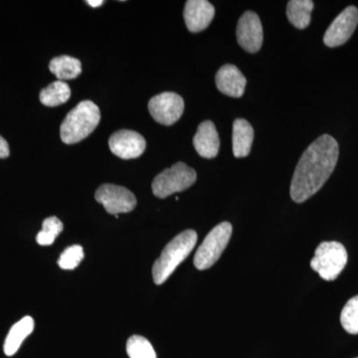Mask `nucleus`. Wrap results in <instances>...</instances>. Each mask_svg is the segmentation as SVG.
Returning a JSON list of instances; mask_svg holds the SVG:
<instances>
[{
	"label": "nucleus",
	"mask_w": 358,
	"mask_h": 358,
	"mask_svg": "<svg viewBox=\"0 0 358 358\" xmlns=\"http://www.w3.org/2000/svg\"><path fill=\"white\" fill-rule=\"evenodd\" d=\"M232 225L229 222L218 224L205 237L194 256V266L199 270L211 268L222 255L232 235Z\"/></svg>",
	"instance_id": "423d86ee"
},
{
	"label": "nucleus",
	"mask_w": 358,
	"mask_h": 358,
	"mask_svg": "<svg viewBox=\"0 0 358 358\" xmlns=\"http://www.w3.org/2000/svg\"><path fill=\"white\" fill-rule=\"evenodd\" d=\"M87 3L92 7H100L101 6H103V0H88Z\"/></svg>",
	"instance_id": "393cba45"
},
{
	"label": "nucleus",
	"mask_w": 358,
	"mask_h": 358,
	"mask_svg": "<svg viewBox=\"0 0 358 358\" xmlns=\"http://www.w3.org/2000/svg\"><path fill=\"white\" fill-rule=\"evenodd\" d=\"M127 352L129 358H157L152 343L141 336H133L129 338Z\"/></svg>",
	"instance_id": "412c9836"
},
{
	"label": "nucleus",
	"mask_w": 358,
	"mask_h": 358,
	"mask_svg": "<svg viewBox=\"0 0 358 358\" xmlns=\"http://www.w3.org/2000/svg\"><path fill=\"white\" fill-rule=\"evenodd\" d=\"M237 40L240 46L250 53L260 50L263 44V26L258 14L246 11L237 25Z\"/></svg>",
	"instance_id": "9d476101"
},
{
	"label": "nucleus",
	"mask_w": 358,
	"mask_h": 358,
	"mask_svg": "<svg viewBox=\"0 0 358 358\" xmlns=\"http://www.w3.org/2000/svg\"><path fill=\"white\" fill-rule=\"evenodd\" d=\"M100 120L98 106L91 101H83L66 115L61 124V140L67 145H74L85 140L95 131Z\"/></svg>",
	"instance_id": "7ed1b4c3"
},
{
	"label": "nucleus",
	"mask_w": 358,
	"mask_h": 358,
	"mask_svg": "<svg viewBox=\"0 0 358 358\" xmlns=\"http://www.w3.org/2000/svg\"><path fill=\"white\" fill-rule=\"evenodd\" d=\"M193 145L200 157L204 159H214L217 157L220 138L213 122L205 121L199 124L193 138Z\"/></svg>",
	"instance_id": "4468645a"
},
{
	"label": "nucleus",
	"mask_w": 358,
	"mask_h": 358,
	"mask_svg": "<svg viewBox=\"0 0 358 358\" xmlns=\"http://www.w3.org/2000/svg\"><path fill=\"white\" fill-rule=\"evenodd\" d=\"M49 69L59 81L75 79L82 73V65L78 59L63 55L52 59Z\"/></svg>",
	"instance_id": "a211bd4d"
},
{
	"label": "nucleus",
	"mask_w": 358,
	"mask_h": 358,
	"mask_svg": "<svg viewBox=\"0 0 358 358\" xmlns=\"http://www.w3.org/2000/svg\"><path fill=\"white\" fill-rule=\"evenodd\" d=\"M338 154V141L329 134H322L306 150L292 179L289 192L294 202H305L319 192L334 173Z\"/></svg>",
	"instance_id": "f257e3e1"
},
{
	"label": "nucleus",
	"mask_w": 358,
	"mask_h": 358,
	"mask_svg": "<svg viewBox=\"0 0 358 358\" xmlns=\"http://www.w3.org/2000/svg\"><path fill=\"white\" fill-rule=\"evenodd\" d=\"M197 242L194 230H185L173 238L152 267V277L157 285L164 284L176 268L192 253Z\"/></svg>",
	"instance_id": "f03ea898"
},
{
	"label": "nucleus",
	"mask_w": 358,
	"mask_h": 358,
	"mask_svg": "<svg viewBox=\"0 0 358 358\" xmlns=\"http://www.w3.org/2000/svg\"><path fill=\"white\" fill-rule=\"evenodd\" d=\"M348 263V252L338 242H322L315 252L310 267L326 281H334Z\"/></svg>",
	"instance_id": "20e7f679"
},
{
	"label": "nucleus",
	"mask_w": 358,
	"mask_h": 358,
	"mask_svg": "<svg viewBox=\"0 0 358 358\" xmlns=\"http://www.w3.org/2000/svg\"><path fill=\"white\" fill-rule=\"evenodd\" d=\"M357 358H358V357H357Z\"/></svg>",
	"instance_id": "a878e982"
},
{
	"label": "nucleus",
	"mask_w": 358,
	"mask_h": 358,
	"mask_svg": "<svg viewBox=\"0 0 358 358\" xmlns=\"http://www.w3.org/2000/svg\"><path fill=\"white\" fill-rule=\"evenodd\" d=\"M110 152L120 159H133L145 152L147 143L141 134L129 129H121L110 136Z\"/></svg>",
	"instance_id": "9b49d317"
},
{
	"label": "nucleus",
	"mask_w": 358,
	"mask_h": 358,
	"mask_svg": "<svg viewBox=\"0 0 358 358\" xmlns=\"http://www.w3.org/2000/svg\"><path fill=\"white\" fill-rule=\"evenodd\" d=\"M9 154H10V150H9L8 143L6 138L0 136V159H6L9 157Z\"/></svg>",
	"instance_id": "b1692460"
},
{
	"label": "nucleus",
	"mask_w": 358,
	"mask_h": 358,
	"mask_svg": "<svg viewBox=\"0 0 358 358\" xmlns=\"http://www.w3.org/2000/svg\"><path fill=\"white\" fill-rule=\"evenodd\" d=\"M313 9L312 0H291L287 6V16L294 27L305 29L310 25Z\"/></svg>",
	"instance_id": "f3484780"
},
{
	"label": "nucleus",
	"mask_w": 358,
	"mask_h": 358,
	"mask_svg": "<svg viewBox=\"0 0 358 358\" xmlns=\"http://www.w3.org/2000/svg\"><path fill=\"white\" fill-rule=\"evenodd\" d=\"M341 326L350 334H358V296H353L348 303L341 315Z\"/></svg>",
	"instance_id": "4be33fe9"
},
{
	"label": "nucleus",
	"mask_w": 358,
	"mask_h": 358,
	"mask_svg": "<svg viewBox=\"0 0 358 358\" xmlns=\"http://www.w3.org/2000/svg\"><path fill=\"white\" fill-rule=\"evenodd\" d=\"M63 228H64L63 223L55 216L45 219L42 223V230L36 236L37 243L41 246H49L53 244L58 235L62 232Z\"/></svg>",
	"instance_id": "aec40b11"
},
{
	"label": "nucleus",
	"mask_w": 358,
	"mask_h": 358,
	"mask_svg": "<svg viewBox=\"0 0 358 358\" xmlns=\"http://www.w3.org/2000/svg\"><path fill=\"white\" fill-rule=\"evenodd\" d=\"M148 110L159 124L171 126L185 112V101L178 94L166 92L150 99Z\"/></svg>",
	"instance_id": "6e6552de"
},
{
	"label": "nucleus",
	"mask_w": 358,
	"mask_h": 358,
	"mask_svg": "<svg viewBox=\"0 0 358 358\" xmlns=\"http://www.w3.org/2000/svg\"><path fill=\"white\" fill-rule=\"evenodd\" d=\"M71 89L64 81L53 82L42 90L40 93V102L47 107H58L69 100Z\"/></svg>",
	"instance_id": "6ab92c4d"
},
{
	"label": "nucleus",
	"mask_w": 358,
	"mask_h": 358,
	"mask_svg": "<svg viewBox=\"0 0 358 358\" xmlns=\"http://www.w3.org/2000/svg\"><path fill=\"white\" fill-rule=\"evenodd\" d=\"M95 199L112 215L128 213L136 206V199L128 188L115 185H103L95 193Z\"/></svg>",
	"instance_id": "0eeeda50"
},
{
	"label": "nucleus",
	"mask_w": 358,
	"mask_h": 358,
	"mask_svg": "<svg viewBox=\"0 0 358 358\" xmlns=\"http://www.w3.org/2000/svg\"><path fill=\"white\" fill-rule=\"evenodd\" d=\"M216 87L224 95L240 98L243 96L247 80L236 66L224 65L215 76Z\"/></svg>",
	"instance_id": "ddd939ff"
},
{
	"label": "nucleus",
	"mask_w": 358,
	"mask_h": 358,
	"mask_svg": "<svg viewBox=\"0 0 358 358\" xmlns=\"http://www.w3.org/2000/svg\"><path fill=\"white\" fill-rule=\"evenodd\" d=\"M196 178L194 169L186 166L185 162H178L155 176L152 192L159 199H166L174 193L185 192L194 185Z\"/></svg>",
	"instance_id": "39448f33"
},
{
	"label": "nucleus",
	"mask_w": 358,
	"mask_h": 358,
	"mask_svg": "<svg viewBox=\"0 0 358 358\" xmlns=\"http://www.w3.org/2000/svg\"><path fill=\"white\" fill-rule=\"evenodd\" d=\"M358 24V9L355 6L346 7L343 13L327 28L324 36L327 47L341 46L352 37Z\"/></svg>",
	"instance_id": "1a4fd4ad"
},
{
	"label": "nucleus",
	"mask_w": 358,
	"mask_h": 358,
	"mask_svg": "<svg viewBox=\"0 0 358 358\" xmlns=\"http://www.w3.org/2000/svg\"><path fill=\"white\" fill-rule=\"evenodd\" d=\"M34 324V320L29 315L13 324L4 341L3 350L7 357H13L18 352L25 338L32 334Z\"/></svg>",
	"instance_id": "2eb2a0df"
},
{
	"label": "nucleus",
	"mask_w": 358,
	"mask_h": 358,
	"mask_svg": "<svg viewBox=\"0 0 358 358\" xmlns=\"http://www.w3.org/2000/svg\"><path fill=\"white\" fill-rule=\"evenodd\" d=\"M84 258V250L80 245L68 247L61 254L58 260L59 267L63 270H74L80 265Z\"/></svg>",
	"instance_id": "5701e85b"
},
{
	"label": "nucleus",
	"mask_w": 358,
	"mask_h": 358,
	"mask_svg": "<svg viewBox=\"0 0 358 358\" xmlns=\"http://www.w3.org/2000/svg\"><path fill=\"white\" fill-rule=\"evenodd\" d=\"M215 9L206 0H188L185 4V24L190 32L197 33L206 29L213 20Z\"/></svg>",
	"instance_id": "f8f14e48"
},
{
	"label": "nucleus",
	"mask_w": 358,
	"mask_h": 358,
	"mask_svg": "<svg viewBox=\"0 0 358 358\" xmlns=\"http://www.w3.org/2000/svg\"><path fill=\"white\" fill-rule=\"evenodd\" d=\"M254 140V129L249 122L237 119L233 124V154L235 157H245L251 152Z\"/></svg>",
	"instance_id": "dca6fc26"
}]
</instances>
